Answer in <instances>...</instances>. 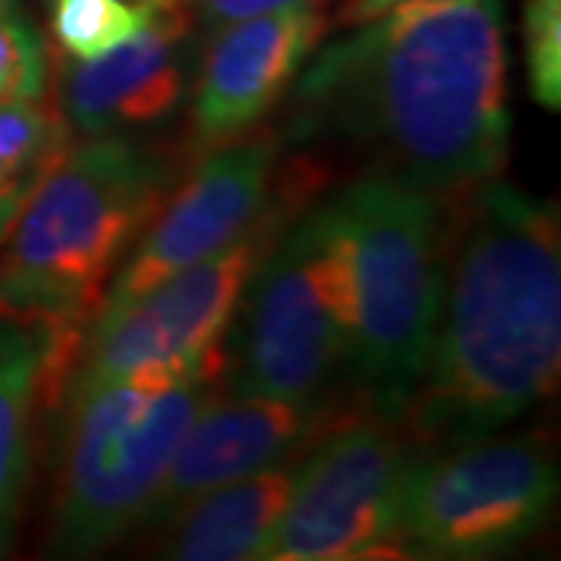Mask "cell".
Here are the masks:
<instances>
[{
	"mask_svg": "<svg viewBox=\"0 0 561 561\" xmlns=\"http://www.w3.org/2000/svg\"><path fill=\"white\" fill-rule=\"evenodd\" d=\"M397 3H405V0H346L341 10V22L343 25H362V22L393 10Z\"/></svg>",
	"mask_w": 561,
	"mask_h": 561,
	"instance_id": "21",
	"label": "cell"
},
{
	"mask_svg": "<svg viewBox=\"0 0 561 561\" xmlns=\"http://www.w3.org/2000/svg\"><path fill=\"white\" fill-rule=\"evenodd\" d=\"M556 496V461L534 437L419 449L402 483L400 549L421 559H496L540 530Z\"/></svg>",
	"mask_w": 561,
	"mask_h": 561,
	"instance_id": "8",
	"label": "cell"
},
{
	"mask_svg": "<svg viewBox=\"0 0 561 561\" xmlns=\"http://www.w3.org/2000/svg\"><path fill=\"white\" fill-rule=\"evenodd\" d=\"M150 20V0H50V32L66 60H94Z\"/></svg>",
	"mask_w": 561,
	"mask_h": 561,
	"instance_id": "17",
	"label": "cell"
},
{
	"mask_svg": "<svg viewBox=\"0 0 561 561\" xmlns=\"http://www.w3.org/2000/svg\"><path fill=\"white\" fill-rule=\"evenodd\" d=\"M135 3H144V0H135Z\"/></svg>",
	"mask_w": 561,
	"mask_h": 561,
	"instance_id": "23",
	"label": "cell"
},
{
	"mask_svg": "<svg viewBox=\"0 0 561 561\" xmlns=\"http://www.w3.org/2000/svg\"><path fill=\"white\" fill-rule=\"evenodd\" d=\"M172 179V157L138 138L72 144L25 197L3 241L0 312L47 321L81 341Z\"/></svg>",
	"mask_w": 561,
	"mask_h": 561,
	"instance_id": "4",
	"label": "cell"
},
{
	"mask_svg": "<svg viewBox=\"0 0 561 561\" xmlns=\"http://www.w3.org/2000/svg\"><path fill=\"white\" fill-rule=\"evenodd\" d=\"M216 378L135 375L66 397L47 552L88 559L150 518L181 437Z\"/></svg>",
	"mask_w": 561,
	"mask_h": 561,
	"instance_id": "5",
	"label": "cell"
},
{
	"mask_svg": "<svg viewBox=\"0 0 561 561\" xmlns=\"http://www.w3.org/2000/svg\"><path fill=\"white\" fill-rule=\"evenodd\" d=\"M321 35L319 7H290L209 32L191 98V144L206 153L256 131L319 50Z\"/></svg>",
	"mask_w": 561,
	"mask_h": 561,
	"instance_id": "11",
	"label": "cell"
},
{
	"mask_svg": "<svg viewBox=\"0 0 561 561\" xmlns=\"http://www.w3.org/2000/svg\"><path fill=\"white\" fill-rule=\"evenodd\" d=\"M341 409L331 400H213L181 437L147 522L165 524L206 490L300 456Z\"/></svg>",
	"mask_w": 561,
	"mask_h": 561,
	"instance_id": "12",
	"label": "cell"
},
{
	"mask_svg": "<svg viewBox=\"0 0 561 561\" xmlns=\"http://www.w3.org/2000/svg\"><path fill=\"white\" fill-rule=\"evenodd\" d=\"M79 343L47 321L0 312V556L20 534L38 409L57 405Z\"/></svg>",
	"mask_w": 561,
	"mask_h": 561,
	"instance_id": "14",
	"label": "cell"
},
{
	"mask_svg": "<svg viewBox=\"0 0 561 561\" xmlns=\"http://www.w3.org/2000/svg\"><path fill=\"white\" fill-rule=\"evenodd\" d=\"M47 91V44L16 0H0V101H38Z\"/></svg>",
	"mask_w": 561,
	"mask_h": 561,
	"instance_id": "18",
	"label": "cell"
},
{
	"mask_svg": "<svg viewBox=\"0 0 561 561\" xmlns=\"http://www.w3.org/2000/svg\"><path fill=\"white\" fill-rule=\"evenodd\" d=\"M294 79L290 138L456 201L508 160L502 0H405L321 47Z\"/></svg>",
	"mask_w": 561,
	"mask_h": 561,
	"instance_id": "1",
	"label": "cell"
},
{
	"mask_svg": "<svg viewBox=\"0 0 561 561\" xmlns=\"http://www.w3.org/2000/svg\"><path fill=\"white\" fill-rule=\"evenodd\" d=\"M319 209L341 260L350 378L365 409L400 421L440 316L449 201L365 172Z\"/></svg>",
	"mask_w": 561,
	"mask_h": 561,
	"instance_id": "3",
	"label": "cell"
},
{
	"mask_svg": "<svg viewBox=\"0 0 561 561\" xmlns=\"http://www.w3.org/2000/svg\"><path fill=\"white\" fill-rule=\"evenodd\" d=\"M524 66L530 98L556 113L561 106V0L524 3Z\"/></svg>",
	"mask_w": 561,
	"mask_h": 561,
	"instance_id": "19",
	"label": "cell"
},
{
	"mask_svg": "<svg viewBox=\"0 0 561 561\" xmlns=\"http://www.w3.org/2000/svg\"><path fill=\"white\" fill-rule=\"evenodd\" d=\"M22 197H0V243L7 241V234H10V228H13V221L20 216L22 209Z\"/></svg>",
	"mask_w": 561,
	"mask_h": 561,
	"instance_id": "22",
	"label": "cell"
},
{
	"mask_svg": "<svg viewBox=\"0 0 561 561\" xmlns=\"http://www.w3.org/2000/svg\"><path fill=\"white\" fill-rule=\"evenodd\" d=\"M319 3L321 0H184L191 22L203 25L206 35L234 22L256 20L265 13H278L290 7H319Z\"/></svg>",
	"mask_w": 561,
	"mask_h": 561,
	"instance_id": "20",
	"label": "cell"
},
{
	"mask_svg": "<svg viewBox=\"0 0 561 561\" xmlns=\"http://www.w3.org/2000/svg\"><path fill=\"white\" fill-rule=\"evenodd\" d=\"M72 147V125L38 101H0V197H28Z\"/></svg>",
	"mask_w": 561,
	"mask_h": 561,
	"instance_id": "16",
	"label": "cell"
},
{
	"mask_svg": "<svg viewBox=\"0 0 561 561\" xmlns=\"http://www.w3.org/2000/svg\"><path fill=\"white\" fill-rule=\"evenodd\" d=\"M321 165L297 157L280 179L278 197L241 238L219 253L187 265L144 297L88 324L76 359L62 381L60 400L135 375H225V331L238 312L256 265L275 247L278 234L321 194Z\"/></svg>",
	"mask_w": 561,
	"mask_h": 561,
	"instance_id": "6",
	"label": "cell"
},
{
	"mask_svg": "<svg viewBox=\"0 0 561 561\" xmlns=\"http://www.w3.org/2000/svg\"><path fill=\"white\" fill-rule=\"evenodd\" d=\"M225 375L243 397L328 400L346 368L341 260L319 203L306 206L256 265L231 319Z\"/></svg>",
	"mask_w": 561,
	"mask_h": 561,
	"instance_id": "7",
	"label": "cell"
},
{
	"mask_svg": "<svg viewBox=\"0 0 561 561\" xmlns=\"http://www.w3.org/2000/svg\"><path fill=\"white\" fill-rule=\"evenodd\" d=\"M297 459L213 486L187 502L165 522L169 537L162 542V556L179 561L268 559L290 502Z\"/></svg>",
	"mask_w": 561,
	"mask_h": 561,
	"instance_id": "15",
	"label": "cell"
},
{
	"mask_svg": "<svg viewBox=\"0 0 561 561\" xmlns=\"http://www.w3.org/2000/svg\"><path fill=\"white\" fill-rule=\"evenodd\" d=\"M561 219L500 175L453 201L437 328L400 424L419 449L500 434L559 390Z\"/></svg>",
	"mask_w": 561,
	"mask_h": 561,
	"instance_id": "2",
	"label": "cell"
},
{
	"mask_svg": "<svg viewBox=\"0 0 561 561\" xmlns=\"http://www.w3.org/2000/svg\"><path fill=\"white\" fill-rule=\"evenodd\" d=\"M278 150L275 131H250L206 150L179 191L162 201L157 216L140 231L131 256L122 260L119 272L110 280L94 319L128 306L187 265L241 238L272 203Z\"/></svg>",
	"mask_w": 561,
	"mask_h": 561,
	"instance_id": "10",
	"label": "cell"
},
{
	"mask_svg": "<svg viewBox=\"0 0 561 561\" xmlns=\"http://www.w3.org/2000/svg\"><path fill=\"white\" fill-rule=\"evenodd\" d=\"M297 459L287 512L272 540L275 561L400 556V500L419 446L400 421L356 405L337 412Z\"/></svg>",
	"mask_w": 561,
	"mask_h": 561,
	"instance_id": "9",
	"label": "cell"
},
{
	"mask_svg": "<svg viewBox=\"0 0 561 561\" xmlns=\"http://www.w3.org/2000/svg\"><path fill=\"white\" fill-rule=\"evenodd\" d=\"M184 0H150V20L119 47L62 66V116L84 138L165 122L187 91Z\"/></svg>",
	"mask_w": 561,
	"mask_h": 561,
	"instance_id": "13",
	"label": "cell"
}]
</instances>
